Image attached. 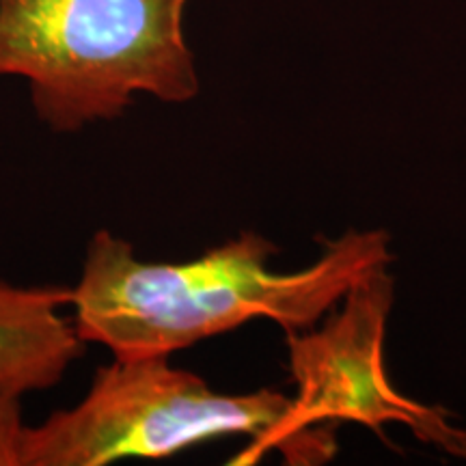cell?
<instances>
[{"instance_id": "obj_1", "label": "cell", "mask_w": 466, "mask_h": 466, "mask_svg": "<svg viewBox=\"0 0 466 466\" xmlns=\"http://www.w3.org/2000/svg\"><path fill=\"white\" fill-rule=\"evenodd\" d=\"M277 253L261 233L242 231L197 259L145 261L130 242L100 229L72 288L74 326L115 359L171 357L258 318L294 333L313 329L354 283L391 261L380 229L343 233L296 272L272 270Z\"/></svg>"}, {"instance_id": "obj_2", "label": "cell", "mask_w": 466, "mask_h": 466, "mask_svg": "<svg viewBox=\"0 0 466 466\" xmlns=\"http://www.w3.org/2000/svg\"><path fill=\"white\" fill-rule=\"evenodd\" d=\"M190 0H0V78H22L58 134L119 119L138 96L186 104L199 74Z\"/></svg>"}, {"instance_id": "obj_3", "label": "cell", "mask_w": 466, "mask_h": 466, "mask_svg": "<svg viewBox=\"0 0 466 466\" xmlns=\"http://www.w3.org/2000/svg\"><path fill=\"white\" fill-rule=\"evenodd\" d=\"M395 300L387 268L354 283L341 311L322 329L288 333L289 371L299 393L288 415L264 439L248 442L231 464H258L279 451L285 464H324L333 460L337 441L326 423H359L387 441L384 425L401 423L425 445L453 458H466V430L451 423L450 410L425 406L389 382L384 370V335Z\"/></svg>"}, {"instance_id": "obj_4", "label": "cell", "mask_w": 466, "mask_h": 466, "mask_svg": "<svg viewBox=\"0 0 466 466\" xmlns=\"http://www.w3.org/2000/svg\"><path fill=\"white\" fill-rule=\"evenodd\" d=\"M291 398L259 389L217 393L171 357L115 359L97 370L78 404L28 425L25 466H106L162 460L220 436L264 439L288 415Z\"/></svg>"}, {"instance_id": "obj_5", "label": "cell", "mask_w": 466, "mask_h": 466, "mask_svg": "<svg viewBox=\"0 0 466 466\" xmlns=\"http://www.w3.org/2000/svg\"><path fill=\"white\" fill-rule=\"evenodd\" d=\"M69 302L72 288L0 281V391H48L83 357Z\"/></svg>"}, {"instance_id": "obj_6", "label": "cell", "mask_w": 466, "mask_h": 466, "mask_svg": "<svg viewBox=\"0 0 466 466\" xmlns=\"http://www.w3.org/2000/svg\"><path fill=\"white\" fill-rule=\"evenodd\" d=\"M26 430L22 395L0 391V466H25Z\"/></svg>"}]
</instances>
